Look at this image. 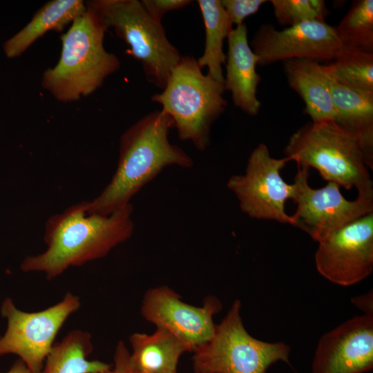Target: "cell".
I'll use <instances>...</instances> for the list:
<instances>
[{
    "label": "cell",
    "mask_w": 373,
    "mask_h": 373,
    "mask_svg": "<svg viewBox=\"0 0 373 373\" xmlns=\"http://www.w3.org/2000/svg\"><path fill=\"white\" fill-rule=\"evenodd\" d=\"M79 298L68 292L57 304L37 312H23L11 298L1 305L7 329L0 337V356H19L31 373H39L59 330L70 314L80 307Z\"/></svg>",
    "instance_id": "9"
},
{
    "label": "cell",
    "mask_w": 373,
    "mask_h": 373,
    "mask_svg": "<svg viewBox=\"0 0 373 373\" xmlns=\"http://www.w3.org/2000/svg\"><path fill=\"white\" fill-rule=\"evenodd\" d=\"M314 255L318 272L340 286H351L373 271V212L318 242Z\"/></svg>",
    "instance_id": "11"
},
{
    "label": "cell",
    "mask_w": 373,
    "mask_h": 373,
    "mask_svg": "<svg viewBox=\"0 0 373 373\" xmlns=\"http://www.w3.org/2000/svg\"><path fill=\"white\" fill-rule=\"evenodd\" d=\"M171 117L157 110L146 114L122 135L116 171L107 186L91 201L88 213L108 216L130 204L132 198L166 167L193 166L192 157L170 142Z\"/></svg>",
    "instance_id": "2"
},
{
    "label": "cell",
    "mask_w": 373,
    "mask_h": 373,
    "mask_svg": "<svg viewBox=\"0 0 373 373\" xmlns=\"http://www.w3.org/2000/svg\"><path fill=\"white\" fill-rule=\"evenodd\" d=\"M133 211L130 203L108 216L90 213L85 201L53 215L46 224L47 249L26 258L21 269L43 272L52 279L70 267L104 257L132 236Z\"/></svg>",
    "instance_id": "1"
},
{
    "label": "cell",
    "mask_w": 373,
    "mask_h": 373,
    "mask_svg": "<svg viewBox=\"0 0 373 373\" xmlns=\"http://www.w3.org/2000/svg\"><path fill=\"white\" fill-rule=\"evenodd\" d=\"M190 0H142L144 8L156 20L162 21L168 12L182 8L191 3Z\"/></svg>",
    "instance_id": "26"
},
{
    "label": "cell",
    "mask_w": 373,
    "mask_h": 373,
    "mask_svg": "<svg viewBox=\"0 0 373 373\" xmlns=\"http://www.w3.org/2000/svg\"><path fill=\"white\" fill-rule=\"evenodd\" d=\"M265 0H222L221 3L231 23L238 26L254 15L266 3Z\"/></svg>",
    "instance_id": "25"
},
{
    "label": "cell",
    "mask_w": 373,
    "mask_h": 373,
    "mask_svg": "<svg viewBox=\"0 0 373 373\" xmlns=\"http://www.w3.org/2000/svg\"><path fill=\"white\" fill-rule=\"evenodd\" d=\"M133 373H146V372H133ZM160 373H177V372H160Z\"/></svg>",
    "instance_id": "30"
},
{
    "label": "cell",
    "mask_w": 373,
    "mask_h": 373,
    "mask_svg": "<svg viewBox=\"0 0 373 373\" xmlns=\"http://www.w3.org/2000/svg\"><path fill=\"white\" fill-rule=\"evenodd\" d=\"M93 349L88 332L73 330L53 345L39 373H97L111 369L108 363L88 358Z\"/></svg>",
    "instance_id": "20"
},
{
    "label": "cell",
    "mask_w": 373,
    "mask_h": 373,
    "mask_svg": "<svg viewBox=\"0 0 373 373\" xmlns=\"http://www.w3.org/2000/svg\"><path fill=\"white\" fill-rule=\"evenodd\" d=\"M279 24L288 27L306 21H325L327 13L323 0H271Z\"/></svg>",
    "instance_id": "24"
},
{
    "label": "cell",
    "mask_w": 373,
    "mask_h": 373,
    "mask_svg": "<svg viewBox=\"0 0 373 373\" xmlns=\"http://www.w3.org/2000/svg\"><path fill=\"white\" fill-rule=\"evenodd\" d=\"M309 169L298 166L291 200L296 209L291 216L294 226L317 242L358 218L373 212V187L357 191L354 200H347L334 182L320 189L308 183Z\"/></svg>",
    "instance_id": "8"
},
{
    "label": "cell",
    "mask_w": 373,
    "mask_h": 373,
    "mask_svg": "<svg viewBox=\"0 0 373 373\" xmlns=\"http://www.w3.org/2000/svg\"><path fill=\"white\" fill-rule=\"evenodd\" d=\"M250 46L260 65L294 59L333 61L345 48L334 27L325 21H306L283 30L263 24Z\"/></svg>",
    "instance_id": "12"
},
{
    "label": "cell",
    "mask_w": 373,
    "mask_h": 373,
    "mask_svg": "<svg viewBox=\"0 0 373 373\" xmlns=\"http://www.w3.org/2000/svg\"><path fill=\"white\" fill-rule=\"evenodd\" d=\"M289 161L314 168L327 182L357 191L373 187L368 157L359 137L335 121L310 122L289 139L285 148Z\"/></svg>",
    "instance_id": "4"
},
{
    "label": "cell",
    "mask_w": 373,
    "mask_h": 373,
    "mask_svg": "<svg viewBox=\"0 0 373 373\" xmlns=\"http://www.w3.org/2000/svg\"><path fill=\"white\" fill-rule=\"evenodd\" d=\"M289 86L303 99L312 122L335 121L336 112L324 65L311 59L283 61Z\"/></svg>",
    "instance_id": "16"
},
{
    "label": "cell",
    "mask_w": 373,
    "mask_h": 373,
    "mask_svg": "<svg viewBox=\"0 0 373 373\" xmlns=\"http://www.w3.org/2000/svg\"><path fill=\"white\" fill-rule=\"evenodd\" d=\"M86 9L82 0H53L46 3L22 29L6 40L3 50L8 58L20 56L48 31H61Z\"/></svg>",
    "instance_id": "18"
},
{
    "label": "cell",
    "mask_w": 373,
    "mask_h": 373,
    "mask_svg": "<svg viewBox=\"0 0 373 373\" xmlns=\"http://www.w3.org/2000/svg\"><path fill=\"white\" fill-rule=\"evenodd\" d=\"M334 28L345 48L373 52V1H354Z\"/></svg>",
    "instance_id": "23"
},
{
    "label": "cell",
    "mask_w": 373,
    "mask_h": 373,
    "mask_svg": "<svg viewBox=\"0 0 373 373\" xmlns=\"http://www.w3.org/2000/svg\"><path fill=\"white\" fill-rule=\"evenodd\" d=\"M97 373H133L130 353L123 341H119L116 346L113 366L106 371Z\"/></svg>",
    "instance_id": "27"
},
{
    "label": "cell",
    "mask_w": 373,
    "mask_h": 373,
    "mask_svg": "<svg viewBox=\"0 0 373 373\" xmlns=\"http://www.w3.org/2000/svg\"><path fill=\"white\" fill-rule=\"evenodd\" d=\"M327 76L335 122L359 137L373 162V92L349 88Z\"/></svg>",
    "instance_id": "19"
},
{
    "label": "cell",
    "mask_w": 373,
    "mask_h": 373,
    "mask_svg": "<svg viewBox=\"0 0 373 373\" xmlns=\"http://www.w3.org/2000/svg\"><path fill=\"white\" fill-rule=\"evenodd\" d=\"M4 373H31V372L23 361L19 358L12 365L8 372Z\"/></svg>",
    "instance_id": "29"
},
{
    "label": "cell",
    "mask_w": 373,
    "mask_h": 373,
    "mask_svg": "<svg viewBox=\"0 0 373 373\" xmlns=\"http://www.w3.org/2000/svg\"><path fill=\"white\" fill-rule=\"evenodd\" d=\"M221 309V302L214 296L207 297L202 306L195 307L183 302L169 287L160 286L144 294L141 314L157 328L175 335L193 352L213 335V316Z\"/></svg>",
    "instance_id": "13"
},
{
    "label": "cell",
    "mask_w": 373,
    "mask_h": 373,
    "mask_svg": "<svg viewBox=\"0 0 373 373\" xmlns=\"http://www.w3.org/2000/svg\"><path fill=\"white\" fill-rule=\"evenodd\" d=\"M205 30V44L202 55L197 59L202 68L207 67V75L224 84L222 66L226 55L223 50L224 41L233 29L229 19L220 0H198Z\"/></svg>",
    "instance_id": "21"
},
{
    "label": "cell",
    "mask_w": 373,
    "mask_h": 373,
    "mask_svg": "<svg viewBox=\"0 0 373 373\" xmlns=\"http://www.w3.org/2000/svg\"><path fill=\"white\" fill-rule=\"evenodd\" d=\"M202 69L194 57L182 56L162 92L151 100L171 117L180 140L204 151L210 144L211 126L226 110L227 102L224 84Z\"/></svg>",
    "instance_id": "5"
},
{
    "label": "cell",
    "mask_w": 373,
    "mask_h": 373,
    "mask_svg": "<svg viewBox=\"0 0 373 373\" xmlns=\"http://www.w3.org/2000/svg\"><path fill=\"white\" fill-rule=\"evenodd\" d=\"M86 5V10L61 37L57 64L42 76L43 87L62 102L77 101L93 93L120 66L118 57L104 46L108 27L97 12Z\"/></svg>",
    "instance_id": "3"
},
{
    "label": "cell",
    "mask_w": 373,
    "mask_h": 373,
    "mask_svg": "<svg viewBox=\"0 0 373 373\" xmlns=\"http://www.w3.org/2000/svg\"><path fill=\"white\" fill-rule=\"evenodd\" d=\"M327 75L349 88L373 92V52L345 48L328 65Z\"/></svg>",
    "instance_id": "22"
},
{
    "label": "cell",
    "mask_w": 373,
    "mask_h": 373,
    "mask_svg": "<svg viewBox=\"0 0 373 373\" xmlns=\"http://www.w3.org/2000/svg\"><path fill=\"white\" fill-rule=\"evenodd\" d=\"M352 303L358 309L363 312L364 314L373 315V296L372 291L352 298Z\"/></svg>",
    "instance_id": "28"
},
{
    "label": "cell",
    "mask_w": 373,
    "mask_h": 373,
    "mask_svg": "<svg viewBox=\"0 0 373 373\" xmlns=\"http://www.w3.org/2000/svg\"><path fill=\"white\" fill-rule=\"evenodd\" d=\"M87 4L128 45L147 81L162 90L182 55L168 39L162 22L138 0H95Z\"/></svg>",
    "instance_id": "6"
},
{
    "label": "cell",
    "mask_w": 373,
    "mask_h": 373,
    "mask_svg": "<svg viewBox=\"0 0 373 373\" xmlns=\"http://www.w3.org/2000/svg\"><path fill=\"white\" fill-rule=\"evenodd\" d=\"M289 162L287 157L271 156L266 144H259L251 153L245 173L233 175L227 186L239 202L241 211L251 218L274 220L294 226L285 211V202L291 199L294 186L281 176Z\"/></svg>",
    "instance_id": "10"
},
{
    "label": "cell",
    "mask_w": 373,
    "mask_h": 373,
    "mask_svg": "<svg viewBox=\"0 0 373 373\" xmlns=\"http://www.w3.org/2000/svg\"><path fill=\"white\" fill-rule=\"evenodd\" d=\"M227 39L224 90L231 93L237 108L249 115H256L261 108L257 98L261 78L256 72L258 57L249 44L246 25L243 23L233 28Z\"/></svg>",
    "instance_id": "15"
},
{
    "label": "cell",
    "mask_w": 373,
    "mask_h": 373,
    "mask_svg": "<svg viewBox=\"0 0 373 373\" xmlns=\"http://www.w3.org/2000/svg\"><path fill=\"white\" fill-rule=\"evenodd\" d=\"M129 341L133 350L130 361L133 372H177L180 357L191 352L181 340L162 328H157L151 334L134 333Z\"/></svg>",
    "instance_id": "17"
},
{
    "label": "cell",
    "mask_w": 373,
    "mask_h": 373,
    "mask_svg": "<svg viewBox=\"0 0 373 373\" xmlns=\"http://www.w3.org/2000/svg\"><path fill=\"white\" fill-rule=\"evenodd\" d=\"M373 369V315L346 320L320 338L312 373H365Z\"/></svg>",
    "instance_id": "14"
},
{
    "label": "cell",
    "mask_w": 373,
    "mask_h": 373,
    "mask_svg": "<svg viewBox=\"0 0 373 373\" xmlns=\"http://www.w3.org/2000/svg\"><path fill=\"white\" fill-rule=\"evenodd\" d=\"M236 300L212 337L192 352L195 373H266L278 361L289 363L290 347L283 342H267L252 336Z\"/></svg>",
    "instance_id": "7"
}]
</instances>
